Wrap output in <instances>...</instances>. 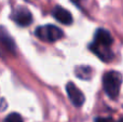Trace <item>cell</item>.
Returning a JSON list of instances; mask_svg holds the SVG:
<instances>
[{"instance_id": "cell-8", "label": "cell", "mask_w": 123, "mask_h": 122, "mask_svg": "<svg viewBox=\"0 0 123 122\" xmlns=\"http://www.w3.org/2000/svg\"><path fill=\"white\" fill-rule=\"evenodd\" d=\"M0 45H2V48L10 53H13L15 51V43L12 37L2 26H0Z\"/></svg>"}, {"instance_id": "cell-7", "label": "cell", "mask_w": 123, "mask_h": 122, "mask_svg": "<svg viewBox=\"0 0 123 122\" xmlns=\"http://www.w3.org/2000/svg\"><path fill=\"white\" fill-rule=\"evenodd\" d=\"M52 14L60 23L64 24V25H70L72 23V15L70 14V12L60 6H56L53 9Z\"/></svg>"}, {"instance_id": "cell-11", "label": "cell", "mask_w": 123, "mask_h": 122, "mask_svg": "<svg viewBox=\"0 0 123 122\" xmlns=\"http://www.w3.org/2000/svg\"><path fill=\"white\" fill-rule=\"evenodd\" d=\"M95 122H113V120L111 118H105V117H99L96 118Z\"/></svg>"}, {"instance_id": "cell-10", "label": "cell", "mask_w": 123, "mask_h": 122, "mask_svg": "<svg viewBox=\"0 0 123 122\" xmlns=\"http://www.w3.org/2000/svg\"><path fill=\"white\" fill-rule=\"evenodd\" d=\"M4 122H23V119L16 112L10 114L9 116H6V118L4 119Z\"/></svg>"}, {"instance_id": "cell-2", "label": "cell", "mask_w": 123, "mask_h": 122, "mask_svg": "<svg viewBox=\"0 0 123 122\" xmlns=\"http://www.w3.org/2000/svg\"><path fill=\"white\" fill-rule=\"evenodd\" d=\"M36 36L38 37L40 40L45 41V42H55V41L60 40L63 38L64 34L63 30L58 28L55 25H44L40 26L36 29Z\"/></svg>"}, {"instance_id": "cell-5", "label": "cell", "mask_w": 123, "mask_h": 122, "mask_svg": "<svg viewBox=\"0 0 123 122\" xmlns=\"http://www.w3.org/2000/svg\"><path fill=\"white\" fill-rule=\"evenodd\" d=\"M91 51H93L100 60H103L104 62H109L113 58V53L111 51L110 47H104V45H98L92 42L90 45Z\"/></svg>"}, {"instance_id": "cell-1", "label": "cell", "mask_w": 123, "mask_h": 122, "mask_svg": "<svg viewBox=\"0 0 123 122\" xmlns=\"http://www.w3.org/2000/svg\"><path fill=\"white\" fill-rule=\"evenodd\" d=\"M121 83H122V76L118 71L115 70L108 71L103 77V86H104L105 93L111 99H116L119 96Z\"/></svg>"}, {"instance_id": "cell-3", "label": "cell", "mask_w": 123, "mask_h": 122, "mask_svg": "<svg viewBox=\"0 0 123 122\" xmlns=\"http://www.w3.org/2000/svg\"><path fill=\"white\" fill-rule=\"evenodd\" d=\"M11 18L19 26H28L31 24L32 22V15L30 11L25 6H19V8L15 9L13 13L11 14Z\"/></svg>"}, {"instance_id": "cell-4", "label": "cell", "mask_w": 123, "mask_h": 122, "mask_svg": "<svg viewBox=\"0 0 123 122\" xmlns=\"http://www.w3.org/2000/svg\"><path fill=\"white\" fill-rule=\"evenodd\" d=\"M66 91H67V94L69 96V99L76 107H80L83 105L85 97L74 82H68L67 85H66Z\"/></svg>"}, {"instance_id": "cell-6", "label": "cell", "mask_w": 123, "mask_h": 122, "mask_svg": "<svg viewBox=\"0 0 123 122\" xmlns=\"http://www.w3.org/2000/svg\"><path fill=\"white\" fill-rule=\"evenodd\" d=\"M112 42L113 39L108 30L103 29V28H99V29L96 30L93 43L98 45H104V47H111Z\"/></svg>"}, {"instance_id": "cell-12", "label": "cell", "mask_w": 123, "mask_h": 122, "mask_svg": "<svg viewBox=\"0 0 123 122\" xmlns=\"http://www.w3.org/2000/svg\"><path fill=\"white\" fill-rule=\"evenodd\" d=\"M71 2L72 3H74L76 6H80V4L83 2V0H71Z\"/></svg>"}, {"instance_id": "cell-9", "label": "cell", "mask_w": 123, "mask_h": 122, "mask_svg": "<svg viewBox=\"0 0 123 122\" xmlns=\"http://www.w3.org/2000/svg\"><path fill=\"white\" fill-rule=\"evenodd\" d=\"M92 75H93V70L91 67L87 66H80L76 68V76L79 77L80 79L83 80H89L91 79Z\"/></svg>"}]
</instances>
